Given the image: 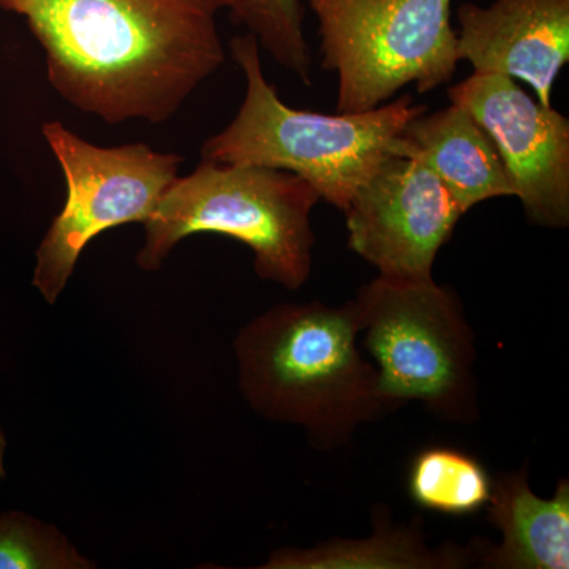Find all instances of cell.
Segmentation results:
<instances>
[{
    "label": "cell",
    "mask_w": 569,
    "mask_h": 569,
    "mask_svg": "<svg viewBox=\"0 0 569 569\" xmlns=\"http://www.w3.org/2000/svg\"><path fill=\"white\" fill-rule=\"evenodd\" d=\"M47 54L48 81L107 123L167 122L224 62V0H0Z\"/></svg>",
    "instance_id": "obj_1"
},
{
    "label": "cell",
    "mask_w": 569,
    "mask_h": 569,
    "mask_svg": "<svg viewBox=\"0 0 569 569\" xmlns=\"http://www.w3.org/2000/svg\"><path fill=\"white\" fill-rule=\"evenodd\" d=\"M359 335L353 299L271 307L234 339L242 396L269 421L302 427L321 451L346 447L359 427L392 413Z\"/></svg>",
    "instance_id": "obj_2"
},
{
    "label": "cell",
    "mask_w": 569,
    "mask_h": 569,
    "mask_svg": "<svg viewBox=\"0 0 569 569\" xmlns=\"http://www.w3.org/2000/svg\"><path fill=\"white\" fill-rule=\"evenodd\" d=\"M230 50L244 73V100L233 121L204 141L201 160L287 171L342 212L385 160L403 156V130L427 111L410 96L362 112L295 110L266 80L252 33L234 37Z\"/></svg>",
    "instance_id": "obj_3"
},
{
    "label": "cell",
    "mask_w": 569,
    "mask_h": 569,
    "mask_svg": "<svg viewBox=\"0 0 569 569\" xmlns=\"http://www.w3.org/2000/svg\"><path fill=\"white\" fill-rule=\"evenodd\" d=\"M318 201L312 186L287 171L201 160L168 186L146 220L137 264L157 271L182 239L220 234L252 250L260 279L299 290L312 274Z\"/></svg>",
    "instance_id": "obj_4"
},
{
    "label": "cell",
    "mask_w": 569,
    "mask_h": 569,
    "mask_svg": "<svg viewBox=\"0 0 569 569\" xmlns=\"http://www.w3.org/2000/svg\"><path fill=\"white\" fill-rule=\"evenodd\" d=\"M378 392L392 411L421 403L443 421L479 418L477 336L452 288L378 276L353 299Z\"/></svg>",
    "instance_id": "obj_5"
},
{
    "label": "cell",
    "mask_w": 569,
    "mask_h": 569,
    "mask_svg": "<svg viewBox=\"0 0 569 569\" xmlns=\"http://www.w3.org/2000/svg\"><path fill=\"white\" fill-rule=\"evenodd\" d=\"M316 14L337 112L376 110L407 86L436 91L458 70L452 0H302Z\"/></svg>",
    "instance_id": "obj_6"
},
{
    "label": "cell",
    "mask_w": 569,
    "mask_h": 569,
    "mask_svg": "<svg viewBox=\"0 0 569 569\" xmlns=\"http://www.w3.org/2000/svg\"><path fill=\"white\" fill-rule=\"evenodd\" d=\"M41 133L66 176L67 200L37 250L32 283L56 305L86 246L110 228L144 223L178 178L182 157L142 142L100 148L59 121Z\"/></svg>",
    "instance_id": "obj_7"
},
{
    "label": "cell",
    "mask_w": 569,
    "mask_h": 569,
    "mask_svg": "<svg viewBox=\"0 0 569 569\" xmlns=\"http://www.w3.org/2000/svg\"><path fill=\"white\" fill-rule=\"evenodd\" d=\"M351 252L391 279H430L440 250L466 212L427 164L392 156L346 211Z\"/></svg>",
    "instance_id": "obj_8"
},
{
    "label": "cell",
    "mask_w": 569,
    "mask_h": 569,
    "mask_svg": "<svg viewBox=\"0 0 569 569\" xmlns=\"http://www.w3.org/2000/svg\"><path fill=\"white\" fill-rule=\"evenodd\" d=\"M496 142L527 220L561 230L569 224V119L503 74L471 73L449 88Z\"/></svg>",
    "instance_id": "obj_9"
},
{
    "label": "cell",
    "mask_w": 569,
    "mask_h": 569,
    "mask_svg": "<svg viewBox=\"0 0 569 569\" xmlns=\"http://www.w3.org/2000/svg\"><path fill=\"white\" fill-rule=\"evenodd\" d=\"M458 56L473 73L526 82L552 107L553 84L569 62V0H493L458 9Z\"/></svg>",
    "instance_id": "obj_10"
},
{
    "label": "cell",
    "mask_w": 569,
    "mask_h": 569,
    "mask_svg": "<svg viewBox=\"0 0 569 569\" xmlns=\"http://www.w3.org/2000/svg\"><path fill=\"white\" fill-rule=\"evenodd\" d=\"M489 522L498 546L479 541V567L489 569L569 568V482L560 479L552 497L531 490L529 463L492 478Z\"/></svg>",
    "instance_id": "obj_11"
},
{
    "label": "cell",
    "mask_w": 569,
    "mask_h": 569,
    "mask_svg": "<svg viewBox=\"0 0 569 569\" xmlns=\"http://www.w3.org/2000/svg\"><path fill=\"white\" fill-rule=\"evenodd\" d=\"M402 141L403 156L427 164L466 213L493 198L515 197L496 142L460 104L422 112L408 122Z\"/></svg>",
    "instance_id": "obj_12"
},
{
    "label": "cell",
    "mask_w": 569,
    "mask_h": 569,
    "mask_svg": "<svg viewBox=\"0 0 569 569\" xmlns=\"http://www.w3.org/2000/svg\"><path fill=\"white\" fill-rule=\"evenodd\" d=\"M367 538H335L316 548L277 549L261 569H458L478 561L479 539L468 548L427 545L419 523L392 522L387 507L372 511Z\"/></svg>",
    "instance_id": "obj_13"
},
{
    "label": "cell",
    "mask_w": 569,
    "mask_h": 569,
    "mask_svg": "<svg viewBox=\"0 0 569 569\" xmlns=\"http://www.w3.org/2000/svg\"><path fill=\"white\" fill-rule=\"evenodd\" d=\"M492 478L470 452L433 445L411 459L407 490L411 501L426 511L466 518L488 507Z\"/></svg>",
    "instance_id": "obj_14"
},
{
    "label": "cell",
    "mask_w": 569,
    "mask_h": 569,
    "mask_svg": "<svg viewBox=\"0 0 569 569\" xmlns=\"http://www.w3.org/2000/svg\"><path fill=\"white\" fill-rule=\"evenodd\" d=\"M224 10L282 69L310 86L313 62L305 33L307 9L302 0H224Z\"/></svg>",
    "instance_id": "obj_15"
},
{
    "label": "cell",
    "mask_w": 569,
    "mask_h": 569,
    "mask_svg": "<svg viewBox=\"0 0 569 569\" xmlns=\"http://www.w3.org/2000/svg\"><path fill=\"white\" fill-rule=\"evenodd\" d=\"M91 560L50 523L20 511L0 515V569H89Z\"/></svg>",
    "instance_id": "obj_16"
},
{
    "label": "cell",
    "mask_w": 569,
    "mask_h": 569,
    "mask_svg": "<svg viewBox=\"0 0 569 569\" xmlns=\"http://www.w3.org/2000/svg\"><path fill=\"white\" fill-rule=\"evenodd\" d=\"M6 451H7V440L6 433H3L2 427H0V481L6 479Z\"/></svg>",
    "instance_id": "obj_17"
}]
</instances>
